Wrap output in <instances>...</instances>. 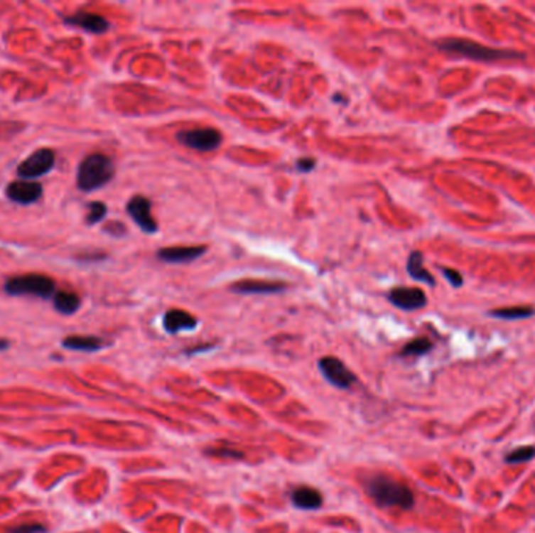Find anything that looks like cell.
I'll use <instances>...</instances> for the list:
<instances>
[{"label": "cell", "mask_w": 535, "mask_h": 533, "mask_svg": "<svg viewBox=\"0 0 535 533\" xmlns=\"http://www.w3.org/2000/svg\"><path fill=\"white\" fill-rule=\"evenodd\" d=\"M114 177V163L104 154L85 156L77 169V188L83 193H92L110 183Z\"/></svg>", "instance_id": "1"}, {"label": "cell", "mask_w": 535, "mask_h": 533, "mask_svg": "<svg viewBox=\"0 0 535 533\" xmlns=\"http://www.w3.org/2000/svg\"><path fill=\"white\" fill-rule=\"evenodd\" d=\"M369 496L382 507L412 508L415 504L414 492L404 483L391 479L389 475L377 474L371 477L367 485Z\"/></svg>", "instance_id": "2"}, {"label": "cell", "mask_w": 535, "mask_h": 533, "mask_svg": "<svg viewBox=\"0 0 535 533\" xmlns=\"http://www.w3.org/2000/svg\"><path fill=\"white\" fill-rule=\"evenodd\" d=\"M437 47L440 50L459 55V57L477 60V61H496V60H512V58H523L522 53H517L514 50H504V49H493L479 43L468 41L463 38H446L443 41H438Z\"/></svg>", "instance_id": "3"}, {"label": "cell", "mask_w": 535, "mask_h": 533, "mask_svg": "<svg viewBox=\"0 0 535 533\" xmlns=\"http://www.w3.org/2000/svg\"><path fill=\"white\" fill-rule=\"evenodd\" d=\"M4 291L9 296H35L48 301L55 294V281L44 274H26L6 280Z\"/></svg>", "instance_id": "4"}, {"label": "cell", "mask_w": 535, "mask_h": 533, "mask_svg": "<svg viewBox=\"0 0 535 533\" xmlns=\"http://www.w3.org/2000/svg\"><path fill=\"white\" fill-rule=\"evenodd\" d=\"M55 161L57 155L52 149H38L32 155H28L24 161L19 163L16 174L21 180H32V182H36V178L48 176L49 172L55 168Z\"/></svg>", "instance_id": "5"}, {"label": "cell", "mask_w": 535, "mask_h": 533, "mask_svg": "<svg viewBox=\"0 0 535 533\" xmlns=\"http://www.w3.org/2000/svg\"><path fill=\"white\" fill-rule=\"evenodd\" d=\"M178 143L198 152H212L221 146L222 136L215 129H191L177 133Z\"/></svg>", "instance_id": "6"}, {"label": "cell", "mask_w": 535, "mask_h": 533, "mask_svg": "<svg viewBox=\"0 0 535 533\" xmlns=\"http://www.w3.org/2000/svg\"><path fill=\"white\" fill-rule=\"evenodd\" d=\"M43 185L32 180H16L5 188L6 199L19 205H33L43 198Z\"/></svg>", "instance_id": "7"}, {"label": "cell", "mask_w": 535, "mask_h": 533, "mask_svg": "<svg viewBox=\"0 0 535 533\" xmlns=\"http://www.w3.org/2000/svg\"><path fill=\"white\" fill-rule=\"evenodd\" d=\"M127 213L144 233H157V221L151 215V200L144 195H134L127 203Z\"/></svg>", "instance_id": "8"}, {"label": "cell", "mask_w": 535, "mask_h": 533, "mask_svg": "<svg viewBox=\"0 0 535 533\" xmlns=\"http://www.w3.org/2000/svg\"><path fill=\"white\" fill-rule=\"evenodd\" d=\"M63 22L69 27L80 28L92 35H104L108 30H110V22H108L104 16L90 13V11H77L69 16H65Z\"/></svg>", "instance_id": "9"}, {"label": "cell", "mask_w": 535, "mask_h": 533, "mask_svg": "<svg viewBox=\"0 0 535 533\" xmlns=\"http://www.w3.org/2000/svg\"><path fill=\"white\" fill-rule=\"evenodd\" d=\"M320 370L333 387L349 388L355 382V375L347 370L343 362L335 357H324L320 360Z\"/></svg>", "instance_id": "10"}, {"label": "cell", "mask_w": 535, "mask_h": 533, "mask_svg": "<svg viewBox=\"0 0 535 533\" xmlns=\"http://www.w3.org/2000/svg\"><path fill=\"white\" fill-rule=\"evenodd\" d=\"M389 301L401 310L414 311L423 308L428 303V297L420 288H404L398 286L393 288L389 294Z\"/></svg>", "instance_id": "11"}, {"label": "cell", "mask_w": 535, "mask_h": 533, "mask_svg": "<svg viewBox=\"0 0 535 533\" xmlns=\"http://www.w3.org/2000/svg\"><path fill=\"white\" fill-rule=\"evenodd\" d=\"M207 252L205 246H183L160 249L157 257L166 263H190Z\"/></svg>", "instance_id": "12"}, {"label": "cell", "mask_w": 535, "mask_h": 533, "mask_svg": "<svg viewBox=\"0 0 535 533\" xmlns=\"http://www.w3.org/2000/svg\"><path fill=\"white\" fill-rule=\"evenodd\" d=\"M198 325V319L183 310H171L163 318V327L168 333H178L183 330H193Z\"/></svg>", "instance_id": "13"}, {"label": "cell", "mask_w": 535, "mask_h": 533, "mask_svg": "<svg viewBox=\"0 0 535 533\" xmlns=\"http://www.w3.org/2000/svg\"><path fill=\"white\" fill-rule=\"evenodd\" d=\"M285 289L283 284L263 280H244L232 286V291L239 294H276Z\"/></svg>", "instance_id": "14"}, {"label": "cell", "mask_w": 535, "mask_h": 533, "mask_svg": "<svg viewBox=\"0 0 535 533\" xmlns=\"http://www.w3.org/2000/svg\"><path fill=\"white\" fill-rule=\"evenodd\" d=\"M293 504L302 510H316L323 505V496L321 492L310 488V487H299L293 491Z\"/></svg>", "instance_id": "15"}, {"label": "cell", "mask_w": 535, "mask_h": 533, "mask_svg": "<svg viewBox=\"0 0 535 533\" xmlns=\"http://www.w3.org/2000/svg\"><path fill=\"white\" fill-rule=\"evenodd\" d=\"M53 308H55L60 315L71 316L74 313L79 311L82 307L80 297L71 291H57L52 297Z\"/></svg>", "instance_id": "16"}, {"label": "cell", "mask_w": 535, "mask_h": 533, "mask_svg": "<svg viewBox=\"0 0 535 533\" xmlns=\"http://www.w3.org/2000/svg\"><path fill=\"white\" fill-rule=\"evenodd\" d=\"M63 348L69 350H79V352H96L104 348V341L97 336H80L72 335L63 340Z\"/></svg>", "instance_id": "17"}, {"label": "cell", "mask_w": 535, "mask_h": 533, "mask_svg": "<svg viewBox=\"0 0 535 533\" xmlns=\"http://www.w3.org/2000/svg\"><path fill=\"white\" fill-rule=\"evenodd\" d=\"M407 272L410 274V277H414L415 280H420L423 281V284H428L431 286L436 285V280H433V277L431 276V272L424 269L423 255L421 252H418V250H415V252H412L409 257Z\"/></svg>", "instance_id": "18"}, {"label": "cell", "mask_w": 535, "mask_h": 533, "mask_svg": "<svg viewBox=\"0 0 535 533\" xmlns=\"http://www.w3.org/2000/svg\"><path fill=\"white\" fill-rule=\"evenodd\" d=\"M490 315L499 319H506V321H517V319H526V318H532L535 315V310L532 307H509V308H499V310H493L490 311Z\"/></svg>", "instance_id": "19"}, {"label": "cell", "mask_w": 535, "mask_h": 533, "mask_svg": "<svg viewBox=\"0 0 535 533\" xmlns=\"http://www.w3.org/2000/svg\"><path fill=\"white\" fill-rule=\"evenodd\" d=\"M432 349V343L426 338H416L414 341H410L407 346L402 349V355L406 357H418V355H424Z\"/></svg>", "instance_id": "20"}, {"label": "cell", "mask_w": 535, "mask_h": 533, "mask_svg": "<svg viewBox=\"0 0 535 533\" xmlns=\"http://www.w3.org/2000/svg\"><path fill=\"white\" fill-rule=\"evenodd\" d=\"M107 216V205L104 202H91L88 203V213L87 217H85V222L88 225H96L100 221H104Z\"/></svg>", "instance_id": "21"}, {"label": "cell", "mask_w": 535, "mask_h": 533, "mask_svg": "<svg viewBox=\"0 0 535 533\" xmlns=\"http://www.w3.org/2000/svg\"><path fill=\"white\" fill-rule=\"evenodd\" d=\"M535 456V448H532V446H526V448H518L517 451L510 452L507 456V463H524V461H529L532 460Z\"/></svg>", "instance_id": "22"}, {"label": "cell", "mask_w": 535, "mask_h": 533, "mask_svg": "<svg viewBox=\"0 0 535 533\" xmlns=\"http://www.w3.org/2000/svg\"><path fill=\"white\" fill-rule=\"evenodd\" d=\"M45 526L38 522H28V524H21V526L14 527L10 530V533H44Z\"/></svg>", "instance_id": "23"}, {"label": "cell", "mask_w": 535, "mask_h": 533, "mask_svg": "<svg viewBox=\"0 0 535 533\" xmlns=\"http://www.w3.org/2000/svg\"><path fill=\"white\" fill-rule=\"evenodd\" d=\"M441 272H443L445 279L451 284L454 288H459L463 285V277L460 276V272H457L454 269H449V268H441Z\"/></svg>", "instance_id": "24"}, {"label": "cell", "mask_w": 535, "mask_h": 533, "mask_svg": "<svg viewBox=\"0 0 535 533\" xmlns=\"http://www.w3.org/2000/svg\"><path fill=\"white\" fill-rule=\"evenodd\" d=\"M104 232L108 233V235H112V237H114V238H121L127 233L126 227H124V224H121V222H108L104 227Z\"/></svg>", "instance_id": "25"}, {"label": "cell", "mask_w": 535, "mask_h": 533, "mask_svg": "<svg viewBox=\"0 0 535 533\" xmlns=\"http://www.w3.org/2000/svg\"><path fill=\"white\" fill-rule=\"evenodd\" d=\"M316 166V161L313 158H301L296 163V168L299 172H310Z\"/></svg>", "instance_id": "26"}, {"label": "cell", "mask_w": 535, "mask_h": 533, "mask_svg": "<svg viewBox=\"0 0 535 533\" xmlns=\"http://www.w3.org/2000/svg\"><path fill=\"white\" fill-rule=\"evenodd\" d=\"M10 348V343L9 341H6V340H0V350H5V349H9Z\"/></svg>", "instance_id": "27"}]
</instances>
